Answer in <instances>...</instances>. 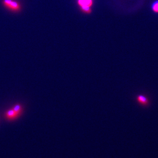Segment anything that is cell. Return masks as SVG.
Segmentation results:
<instances>
[{
    "label": "cell",
    "mask_w": 158,
    "mask_h": 158,
    "mask_svg": "<svg viewBox=\"0 0 158 158\" xmlns=\"http://www.w3.org/2000/svg\"><path fill=\"white\" fill-rule=\"evenodd\" d=\"M23 112V108L20 104L15 105L5 112V118L8 121H14L18 119Z\"/></svg>",
    "instance_id": "1"
},
{
    "label": "cell",
    "mask_w": 158,
    "mask_h": 158,
    "mask_svg": "<svg viewBox=\"0 0 158 158\" xmlns=\"http://www.w3.org/2000/svg\"><path fill=\"white\" fill-rule=\"evenodd\" d=\"M3 3L7 8L12 11L17 12L21 9L20 4L14 0H3Z\"/></svg>",
    "instance_id": "3"
},
{
    "label": "cell",
    "mask_w": 158,
    "mask_h": 158,
    "mask_svg": "<svg viewBox=\"0 0 158 158\" xmlns=\"http://www.w3.org/2000/svg\"><path fill=\"white\" fill-rule=\"evenodd\" d=\"M94 0H77V4L81 11L85 14H89L92 12V7Z\"/></svg>",
    "instance_id": "2"
},
{
    "label": "cell",
    "mask_w": 158,
    "mask_h": 158,
    "mask_svg": "<svg viewBox=\"0 0 158 158\" xmlns=\"http://www.w3.org/2000/svg\"><path fill=\"white\" fill-rule=\"evenodd\" d=\"M136 99L138 103H139V104L141 105L142 106H148L149 104L148 99L145 95H141V94L137 95Z\"/></svg>",
    "instance_id": "4"
},
{
    "label": "cell",
    "mask_w": 158,
    "mask_h": 158,
    "mask_svg": "<svg viewBox=\"0 0 158 158\" xmlns=\"http://www.w3.org/2000/svg\"><path fill=\"white\" fill-rule=\"evenodd\" d=\"M151 9L152 11L155 13H158V0L154 2L151 6Z\"/></svg>",
    "instance_id": "5"
}]
</instances>
